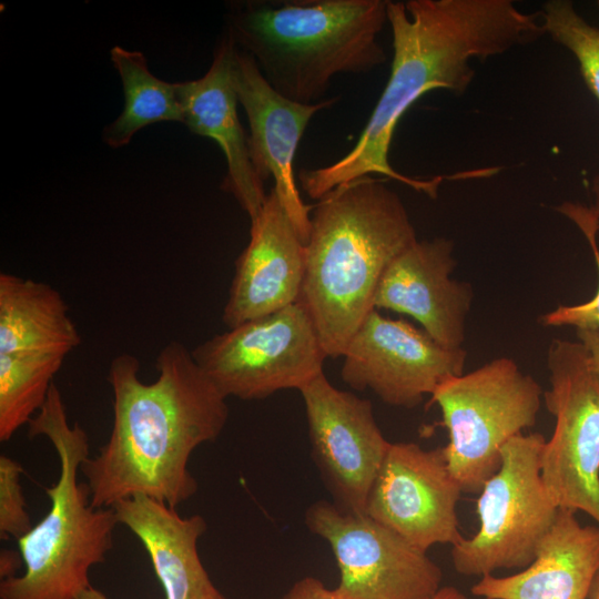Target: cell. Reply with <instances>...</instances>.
I'll return each mask as SVG.
<instances>
[{"mask_svg":"<svg viewBox=\"0 0 599 599\" xmlns=\"http://www.w3.org/2000/svg\"><path fill=\"white\" fill-rule=\"evenodd\" d=\"M597 6L599 7V1L597 2Z\"/></svg>","mask_w":599,"mask_h":599,"instance_id":"obj_33","label":"cell"},{"mask_svg":"<svg viewBox=\"0 0 599 599\" xmlns=\"http://www.w3.org/2000/svg\"><path fill=\"white\" fill-rule=\"evenodd\" d=\"M75 599H108V597L93 586L83 590Z\"/></svg>","mask_w":599,"mask_h":599,"instance_id":"obj_31","label":"cell"},{"mask_svg":"<svg viewBox=\"0 0 599 599\" xmlns=\"http://www.w3.org/2000/svg\"><path fill=\"white\" fill-rule=\"evenodd\" d=\"M461 491L443 447L390 443L365 514L423 551L437 544L455 546L464 539L456 511Z\"/></svg>","mask_w":599,"mask_h":599,"instance_id":"obj_13","label":"cell"},{"mask_svg":"<svg viewBox=\"0 0 599 599\" xmlns=\"http://www.w3.org/2000/svg\"><path fill=\"white\" fill-rule=\"evenodd\" d=\"M416 241L403 201L382 180L365 176L318 200L297 302L309 314L328 357L343 356L375 309L384 272Z\"/></svg>","mask_w":599,"mask_h":599,"instance_id":"obj_3","label":"cell"},{"mask_svg":"<svg viewBox=\"0 0 599 599\" xmlns=\"http://www.w3.org/2000/svg\"><path fill=\"white\" fill-rule=\"evenodd\" d=\"M589 599H599V572L593 581Z\"/></svg>","mask_w":599,"mask_h":599,"instance_id":"obj_32","label":"cell"},{"mask_svg":"<svg viewBox=\"0 0 599 599\" xmlns=\"http://www.w3.org/2000/svg\"><path fill=\"white\" fill-rule=\"evenodd\" d=\"M192 354L226 398L243 400L300 390L323 373L328 357L300 302L229 328L197 345Z\"/></svg>","mask_w":599,"mask_h":599,"instance_id":"obj_8","label":"cell"},{"mask_svg":"<svg viewBox=\"0 0 599 599\" xmlns=\"http://www.w3.org/2000/svg\"><path fill=\"white\" fill-rule=\"evenodd\" d=\"M31 438L44 436L55 449L59 477L45 487L50 508L18 539L24 571L0 582V599H75L91 586L90 569L105 560L119 524L113 508L91 504L88 484L78 475L89 457V438L69 424L60 389L53 383L41 409L28 424Z\"/></svg>","mask_w":599,"mask_h":599,"instance_id":"obj_5","label":"cell"},{"mask_svg":"<svg viewBox=\"0 0 599 599\" xmlns=\"http://www.w3.org/2000/svg\"><path fill=\"white\" fill-rule=\"evenodd\" d=\"M236 45L227 34L215 50L209 71L200 79L175 83L183 123L214 140L226 159L222 189L231 193L250 220L262 210L267 193L251 161L247 138L237 116L232 67Z\"/></svg>","mask_w":599,"mask_h":599,"instance_id":"obj_17","label":"cell"},{"mask_svg":"<svg viewBox=\"0 0 599 599\" xmlns=\"http://www.w3.org/2000/svg\"><path fill=\"white\" fill-rule=\"evenodd\" d=\"M232 77L250 125L247 146L253 166L264 183L273 179V189L306 244L311 206L300 195L293 169L294 156L311 119L335 104L337 99L304 104L282 95L265 80L254 59L237 47Z\"/></svg>","mask_w":599,"mask_h":599,"instance_id":"obj_14","label":"cell"},{"mask_svg":"<svg viewBox=\"0 0 599 599\" xmlns=\"http://www.w3.org/2000/svg\"><path fill=\"white\" fill-rule=\"evenodd\" d=\"M23 559L18 550L2 548L0 551V577L1 580L17 576V571L22 567Z\"/></svg>","mask_w":599,"mask_h":599,"instance_id":"obj_28","label":"cell"},{"mask_svg":"<svg viewBox=\"0 0 599 599\" xmlns=\"http://www.w3.org/2000/svg\"><path fill=\"white\" fill-rule=\"evenodd\" d=\"M110 55L122 80L125 104L120 116L103 130L102 138L109 146H124L139 130L152 123L183 122L175 83L153 75L142 52L114 47Z\"/></svg>","mask_w":599,"mask_h":599,"instance_id":"obj_21","label":"cell"},{"mask_svg":"<svg viewBox=\"0 0 599 599\" xmlns=\"http://www.w3.org/2000/svg\"><path fill=\"white\" fill-rule=\"evenodd\" d=\"M591 191L593 194V206L591 210L599 219V173H597L591 182Z\"/></svg>","mask_w":599,"mask_h":599,"instance_id":"obj_30","label":"cell"},{"mask_svg":"<svg viewBox=\"0 0 599 599\" xmlns=\"http://www.w3.org/2000/svg\"><path fill=\"white\" fill-rule=\"evenodd\" d=\"M80 343L58 290L44 282L0 274V354L68 356Z\"/></svg>","mask_w":599,"mask_h":599,"instance_id":"obj_20","label":"cell"},{"mask_svg":"<svg viewBox=\"0 0 599 599\" xmlns=\"http://www.w3.org/2000/svg\"><path fill=\"white\" fill-rule=\"evenodd\" d=\"M305 524L331 547L338 599H433L443 572L427 555L366 514L328 500L307 507Z\"/></svg>","mask_w":599,"mask_h":599,"instance_id":"obj_10","label":"cell"},{"mask_svg":"<svg viewBox=\"0 0 599 599\" xmlns=\"http://www.w3.org/2000/svg\"><path fill=\"white\" fill-rule=\"evenodd\" d=\"M386 0L250 1L229 18V35L271 87L304 104L323 101L339 73H365L386 61L378 34Z\"/></svg>","mask_w":599,"mask_h":599,"instance_id":"obj_4","label":"cell"},{"mask_svg":"<svg viewBox=\"0 0 599 599\" xmlns=\"http://www.w3.org/2000/svg\"><path fill=\"white\" fill-rule=\"evenodd\" d=\"M387 21L393 35L389 79L354 148L333 164L298 172L302 190L313 200L370 173L436 196L440 177L416 180L389 163L402 115L430 90L464 94L475 77L473 60L502 54L546 33L540 12H524L510 0L388 1Z\"/></svg>","mask_w":599,"mask_h":599,"instance_id":"obj_1","label":"cell"},{"mask_svg":"<svg viewBox=\"0 0 599 599\" xmlns=\"http://www.w3.org/2000/svg\"><path fill=\"white\" fill-rule=\"evenodd\" d=\"M305 263L306 244L272 187L251 221L250 242L235 262L224 324L233 328L296 303Z\"/></svg>","mask_w":599,"mask_h":599,"instance_id":"obj_15","label":"cell"},{"mask_svg":"<svg viewBox=\"0 0 599 599\" xmlns=\"http://www.w3.org/2000/svg\"><path fill=\"white\" fill-rule=\"evenodd\" d=\"M559 211L572 220L588 240L595 256L598 271V287L596 294L587 302L576 305H560L541 315L539 323L542 326H572L580 328L599 329V248L596 234L599 230V219L589 207L575 203H564Z\"/></svg>","mask_w":599,"mask_h":599,"instance_id":"obj_24","label":"cell"},{"mask_svg":"<svg viewBox=\"0 0 599 599\" xmlns=\"http://www.w3.org/2000/svg\"><path fill=\"white\" fill-rule=\"evenodd\" d=\"M559 509L535 560L510 576L480 577L471 593L484 599H589L599 572V526H582Z\"/></svg>","mask_w":599,"mask_h":599,"instance_id":"obj_18","label":"cell"},{"mask_svg":"<svg viewBox=\"0 0 599 599\" xmlns=\"http://www.w3.org/2000/svg\"><path fill=\"white\" fill-rule=\"evenodd\" d=\"M112 508L119 524L144 546L165 599H226L197 551L207 528L201 515L181 517L175 508L145 495L122 499Z\"/></svg>","mask_w":599,"mask_h":599,"instance_id":"obj_19","label":"cell"},{"mask_svg":"<svg viewBox=\"0 0 599 599\" xmlns=\"http://www.w3.org/2000/svg\"><path fill=\"white\" fill-rule=\"evenodd\" d=\"M433 599H467L463 592L451 586L441 587Z\"/></svg>","mask_w":599,"mask_h":599,"instance_id":"obj_29","label":"cell"},{"mask_svg":"<svg viewBox=\"0 0 599 599\" xmlns=\"http://www.w3.org/2000/svg\"><path fill=\"white\" fill-rule=\"evenodd\" d=\"M541 396L536 379L508 357L451 377L430 395L448 432L443 453L463 491L479 493L499 469L505 445L535 426Z\"/></svg>","mask_w":599,"mask_h":599,"instance_id":"obj_6","label":"cell"},{"mask_svg":"<svg viewBox=\"0 0 599 599\" xmlns=\"http://www.w3.org/2000/svg\"><path fill=\"white\" fill-rule=\"evenodd\" d=\"M578 341L581 342L590 356L592 368L599 374V329L580 328L576 329Z\"/></svg>","mask_w":599,"mask_h":599,"instance_id":"obj_27","label":"cell"},{"mask_svg":"<svg viewBox=\"0 0 599 599\" xmlns=\"http://www.w3.org/2000/svg\"><path fill=\"white\" fill-rule=\"evenodd\" d=\"M456 264L451 240H417L384 272L375 309L409 315L443 346L461 347L473 290L468 283L450 277Z\"/></svg>","mask_w":599,"mask_h":599,"instance_id":"obj_16","label":"cell"},{"mask_svg":"<svg viewBox=\"0 0 599 599\" xmlns=\"http://www.w3.org/2000/svg\"><path fill=\"white\" fill-rule=\"evenodd\" d=\"M21 465L7 455L0 456V538L17 540L26 535L32 522L20 484Z\"/></svg>","mask_w":599,"mask_h":599,"instance_id":"obj_25","label":"cell"},{"mask_svg":"<svg viewBox=\"0 0 599 599\" xmlns=\"http://www.w3.org/2000/svg\"><path fill=\"white\" fill-rule=\"evenodd\" d=\"M281 599H338L319 579L306 576L294 582Z\"/></svg>","mask_w":599,"mask_h":599,"instance_id":"obj_26","label":"cell"},{"mask_svg":"<svg viewBox=\"0 0 599 599\" xmlns=\"http://www.w3.org/2000/svg\"><path fill=\"white\" fill-rule=\"evenodd\" d=\"M466 356L463 347L443 346L424 329L373 309L342 356L341 376L390 406L414 408L444 382L463 375Z\"/></svg>","mask_w":599,"mask_h":599,"instance_id":"obj_11","label":"cell"},{"mask_svg":"<svg viewBox=\"0 0 599 599\" xmlns=\"http://www.w3.org/2000/svg\"><path fill=\"white\" fill-rule=\"evenodd\" d=\"M547 367L544 399L556 422L541 477L559 509L583 511L599 526V374L579 341L554 339Z\"/></svg>","mask_w":599,"mask_h":599,"instance_id":"obj_9","label":"cell"},{"mask_svg":"<svg viewBox=\"0 0 599 599\" xmlns=\"http://www.w3.org/2000/svg\"><path fill=\"white\" fill-rule=\"evenodd\" d=\"M302 395L313 458L336 504L365 514L368 496L389 447L368 399L333 386L324 372Z\"/></svg>","mask_w":599,"mask_h":599,"instance_id":"obj_12","label":"cell"},{"mask_svg":"<svg viewBox=\"0 0 599 599\" xmlns=\"http://www.w3.org/2000/svg\"><path fill=\"white\" fill-rule=\"evenodd\" d=\"M65 357L0 354V441H8L41 409Z\"/></svg>","mask_w":599,"mask_h":599,"instance_id":"obj_22","label":"cell"},{"mask_svg":"<svg viewBox=\"0 0 599 599\" xmlns=\"http://www.w3.org/2000/svg\"><path fill=\"white\" fill-rule=\"evenodd\" d=\"M155 367L158 378L145 384L135 356L123 353L110 363L112 429L80 469L94 507L112 508L135 495L172 508L190 499L197 490L190 457L200 445L214 441L227 423V398L182 343H167Z\"/></svg>","mask_w":599,"mask_h":599,"instance_id":"obj_2","label":"cell"},{"mask_svg":"<svg viewBox=\"0 0 599 599\" xmlns=\"http://www.w3.org/2000/svg\"><path fill=\"white\" fill-rule=\"evenodd\" d=\"M545 443L539 433L520 434L502 448L499 469L479 491L477 532L451 546L458 573L484 577L535 560L559 511L541 477Z\"/></svg>","mask_w":599,"mask_h":599,"instance_id":"obj_7","label":"cell"},{"mask_svg":"<svg viewBox=\"0 0 599 599\" xmlns=\"http://www.w3.org/2000/svg\"><path fill=\"white\" fill-rule=\"evenodd\" d=\"M540 14L545 32L575 55L586 85L599 102V28L586 21L570 0H549Z\"/></svg>","mask_w":599,"mask_h":599,"instance_id":"obj_23","label":"cell"}]
</instances>
